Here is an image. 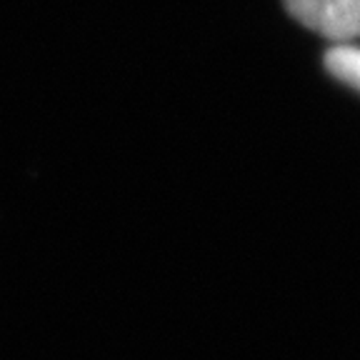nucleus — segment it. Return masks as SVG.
<instances>
[{
	"mask_svg": "<svg viewBox=\"0 0 360 360\" xmlns=\"http://www.w3.org/2000/svg\"><path fill=\"white\" fill-rule=\"evenodd\" d=\"M292 18L328 40L360 38V0H283Z\"/></svg>",
	"mask_w": 360,
	"mask_h": 360,
	"instance_id": "f257e3e1",
	"label": "nucleus"
},
{
	"mask_svg": "<svg viewBox=\"0 0 360 360\" xmlns=\"http://www.w3.org/2000/svg\"><path fill=\"white\" fill-rule=\"evenodd\" d=\"M326 68L338 80L360 90V48L338 43L335 48L326 53Z\"/></svg>",
	"mask_w": 360,
	"mask_h": 360,
	"instance_id": "f03ea898",
	"label": "nucleus"
}]
</instances>
